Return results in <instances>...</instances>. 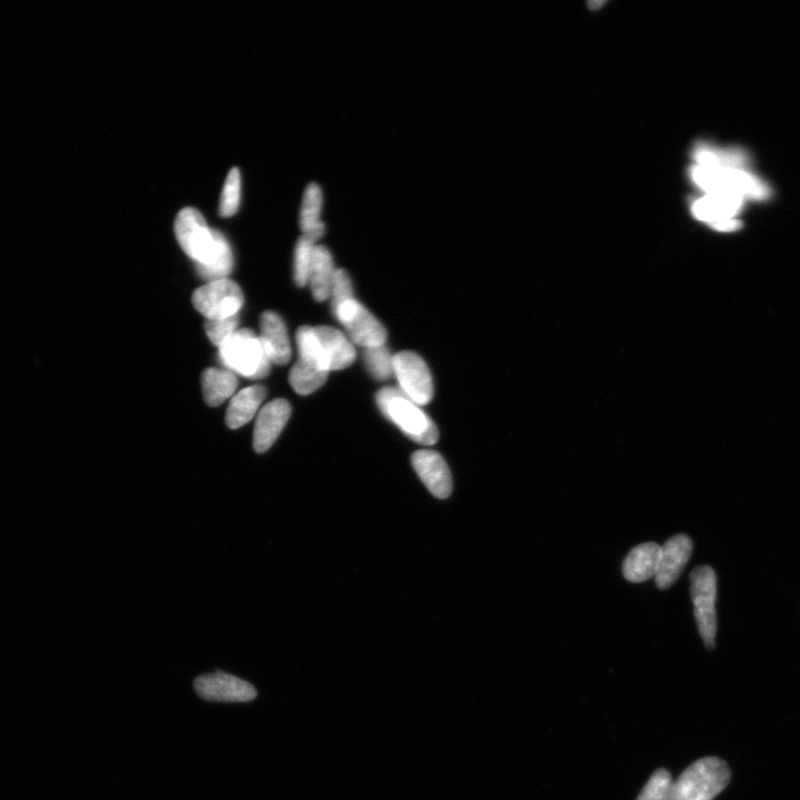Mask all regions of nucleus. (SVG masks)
<instances>
[{
  "instance_id": "nucleus-4",
  "label": "nucleus",
  "mask_w": 800,
  "mask_h": 800,
  "mask_svg": "<svg viewBox=\"0 0 800 800\" xmlns=\"http://www.w3.org/2000/svg\"><path fill=\"white\" fill-rule=\"evenodd\" d=\"M729 780L730 770L724 760L699 759L674 783L673 800H713L728 786Z\"/></svg>"
},
{
  "instance_id": "nucleus-18",
  "label": "nucleus",
  "mask_w": 800,
  "mask_h": 800,
  "mask_svg": "<svg viewBox=\"0 0 800 800\" xmlns=\"http://www.w3.org/2000/svg\"><path fill=\"white\" fill-rule=\"evenodd\" d=\"M267 390L262 385L247 387L239 392L232 400L226 413V424L230 429H237L246 425L254 418L258 408L266 398Z\"/></svg>"
},
{
  "instance_id": "nucleus-7",
  "label": "nucleus",
  "mask_w": 800,
  "mask_h": 800,
  "mask_svg": "<svg viewBox=\"0 0 800 800\" xmlns=\"http://www.w3.org/2000/svg\"><path fill=\"white\" fill-rule=\"evenodd\" d=\"M194 307L208 320L238 315L244 305L242 288L232 279H220L196 289Z\"/></svg>"
},
{
  "instance_id": "nucleus-22",
  "label": "nucleus",
  "mask_w": 800,
  "mask_h": 800,
  "mask_svg": "<svg viewBox=\"0 0 800 800\" xmlns=\"http://www.w3.org/2000/svg\"><path fill=\"white\" fill-rule=\"evenodd\" d=\"M694 158L698 165L725 166L747 170L750 158L745 150L739 148H718L699 144L695 147Z\"/></svg>"
},
{
  "instance_id": "nucleus-5",
  "label": "nucleus",
  "mask_w": 800,
  "mask_h": 800,
  "mask_svg": "<svg viewBox=\"0 0 800 800\" xmlns=\"http://www.w3.org/2000/svg\"><path fill=\"white\" fill-rule=\"evenodd\" d=\"M690 595L700 637L709 649L715 647L717 634V577L709 566H698L690 574Z\"/></svg>"
},
{
  "instance_id": "nucleus-1",
  "label": "nucleus",
  "mask_w": 800,
  "mask_h": 800,
  "mask_svg": "<svg viewBox=\"0 0 800 800\" xmlns=\"http://www.w3.org/2000/svg\"><path fill=\"white\" fill-rule=\"evenodd\" d=\"M694 183L706 195L734 196L743 199L767 200L772 189L747 170L725 166L694 165L689 170Z\"/></svg>"
},
{
  "instance_id": "nucleus-19",
  "label": "nucleus",
  "mask_w": 800,
  "mask_h": 800,
  "mask_svg": "<svg viewBox=\"0 0 800 800\" xmlns=\"http://www.w3.org/2000/svg\"><path fill=\"white\" fill-rule=\"evenodd\" d=\"M323 208L322 188L316 183L307 185L300 208L299 224L303 236L316 243L325 233V225L320 220Z\"/></svg>"
},
{
  "instance_id": "nucleus-11",
  "label": "nucleus",
  "mask_w": 800,
  "mask_h": 800,
  "mask_svg": "<svg viewBox=\"0 0 800 800\" xmlns=\"http://www.w3.org/2000/svg\"><path fill=\"white\" fill-rule=\"evenodd\" d=\"M744 204L745 199L739 197L706 195L695 200L693 214L719 232H734L742 225L736 216L742 212Z\"/></svg>"
},
{
  "instance_id": "nucleus-9",
  "label": "nucleus",
  "mask_w": 800,
  "mask_h": 800,
  "mask_svg": "<svg viewBox=\"0 0 800 800\" xmlns=\"http://www.w3.org/2000/svg\"><path fill=\"white\" fill-rule=\"evenodd\" d=\"M334 315L342 324L349 339L360 347L385 345L387 332L379 320L354 298L339 306Z\"/></svg>"
},
{
  "instance_id": "nucleus-21",
  "label": "nucleus",
  "mask_w": 800,
  "mask_h": 800,
  "mask_svg": "<svg viewBox=\"0 0 800 800\" xmlns=\"http://www.w3.org/2000/svg\"><path fill=\"white\" fill-rule=\"evenodd\" d=\"M203 393L209 406L217 407L235 393L238 380L229 370L208 368L202 377Z\"/></svg>"
},
{
  "instance_id": "nucleus-17",
  "label": "nucleus",
  "mask_w": 800,
  "mask_h": 800,
  "mask_svg": "<svg viewBox=\"0 0 800 800\" xmlns=\"http://www.w3.org/2000/svg\"><path fill=\"white\" fill-rule=\"evenodd\" d=\"M662 547L650 542L630 550L624 565L623 574L630 583L639 584L657 574Z\"/></svg>"
},
{
  "instance_id": "nucleus-3",
  "label": "nucleus",
  "mask_w": 800,
  "mask_h": 800,
  "mask_svg": "<svg viewBox=\"0 0 800 800\" xmlns=\"http://www.w3.org/2000/svg\"><path fill=\"white\" fill-rule=\"evenodd\" d=\"M219 358L229 372L250 379L268 376L272 359L260 337L252 329H237L219 346Z\"/></svg>"
},
{
  "instance_id": "nucleus-16",
  "label": "nucleus",
  "mask_w": 800,
  "mask_h": 800,
  "mask_svg": "<svg viewBox=\"0 0 800 800\" xmlns=\"http://www.w3.org/2000/svg\"><path fill=\"white\" fill-rule=\"evenodd\" d=\"M315 332L323 347L330 372L345 369L355 362L354 343L344 333L329 326L315 327Z\"/></svg>"
},
{
  "instance_id": "nucleus-28",
  "label": "nucleus",
  "mask_w": 800,
  "mask_h": 800,
  "mask_svg": "<svg viewBox=\"0 0 800 800\" xmlns=\"http://www.w3.org/2000/svg\"><path fill=\"white\" fill-rule=\"evenodd\" d=\"M674 782L665 769H659L640 793L637 800H673Z\"/></svg>"
},
{
  "instance_id": "nucleus-15",
  "label": "nucleus",
  "mask_w": 800,
  "mask_h": 800,
  "mask_svg": "<svg viewBox=\"0 0 800 800\" xmlns=\"http://www.w3.org/2000/svg\"><path fill=\"white\" fill-rule=\"evenodd\" d=\"M260 339L274 364L287 365L292 358V346L283 319L273 312L260 317Z\"/></svg>"
},
{
  "instance_id": "nucleus-24",
  "label": "nucleus",
  "mask_w": 800,
  "mask_h": 800,
  "mask_svg": "<svg viewBox=\"0 0 800 800\" xmlns=\"http://www.w3.org/2000/svg\"><path fill=\"white\" fill-rule=\"evenodd\" d=\"M234 257L226 237L217 233V247L206 265L197 266V273L208 283L226 279L233 272Z\"/></svg>"
},
{
  "instance_id": "nucleus-27",
  "label": "nucleus",
  "mask_w": 800,
  "mask_h": 800,
  "mask_svg": "<svg viewBox=\"0 0 800 800\" xmlns=\"http://www.w3.org/2000/svg\"><path fill=\"white\" fill-rule=\"evenodd\" d=\"M315 246L312 240L304 236L298 239L295 247V282L298 287H304L309 282Z\"/></svg>"
},
{
  "instance_id": "nucleus-26",
  "label": "nucleus",
  "mask_w": 800,
  "mask_h": 800,
  "mask_svg": "<svg viewBox=\"0 0 800 800\" xmlns=\"http://www.w3.org/2000/svg\"><path fill=\"white\" fill-rule=\"evenodd\" d=\"M242 195V176L238 168L230 169L220 197L219 214L230 217L237 213Z\"/></svg>"
},
{
  "instance_id": "nucleus-12",
  "label": "nucleus",
  "mask_w": 800,
  "mask_h": 800,
  "mask_svg": "<svg viewBox=\"0 0 800 800\" xmlns=\"http://www.w3.org/2000/svg\"><path fill=\"white\" fill-rule=\"evenodd\" d=\"M412 464L419 478L435 497L445 499L452 494V474L442 455L434 450H418L412 456Z\"/></svg>"
},
{
  "instance_id": "nucleus-23",
  "label": "nucleus",
  "mask_w": 800,
  "mask_h": 800,
  "mask_svg": "<svg viewBox=\"0 0 800 800\" xmlns=\"http://www.w3.org/2000/svg\"><path fill=\"white\" fill-rule=\"evenodd\" d=\"M328 374L324 368L298 358V362L290 370L289 383L297 394L306 396L322 387Z\"/></svg>"
},
{
  "instance_id": "nucleus-10",
  "label": "nucleus",
  "mask_w": 800,
  "mask_h": 800,
  "mask_svg": "<svg viewBox=\"0 0 800 800\" xmlns=\"http://www.w3.org/2000/svg\"><path fill=\"white\" fill-rule=\"evenodd\" d=\"M194 687L199 697L214 702L247 703L257 697L252 684L224 672L199 676Z\"/></svg>"
},
{
  "instance_id": "nucleus-14",
  "label": "nucleus",
  "mask_w": 800,
  "mask_h": 800,
  "mask_svg": "<svg viewBox=\"0 0 800 800\" xmlns=\"http://www.w3.org/2000/svg\"><path fill=\"white\" fill-rule=\"evenodd\" d=\"M292 415V406L286 399H275L260 410L254 429V449L264 454L276 442Z\"/></svg>"
},
{
  "instance_id": "nucleus-6",
  "label": "nucleus",
  "mask_w": 800,
  "mask_h": 800,
  "mask_svg": "<svg viewBox=\"0 0 800 800\" xmlns=\"http://www.w3.org/2000/svg\"><path fill=\"white\" fill-rule=\"evenodd\" d=\"M218 230L210 229L199 210L186 207L180 210L175 222V234L180 247L197 266L206 265L217 247Z\"/></svg>"
},
{
  "instance_id": "nucleus-30",
  "label": "nucleus",
  "mask_w": 800,
  "mask_h": 800,
  "mask_svg": "<svg viewBox=\"0 0 800 800\" xmlns=\"http://www.w3.org/2000/svg\"><path fill=\"white\" fill-rule=\"evenodd\" d=\"M238 324L239 315L222 319L208 320L205 327L210 342L219 347L228 337L232 336L236 332Z\"/></svg>"
},
{
  "instance_id": "nucleus-29",
  "label": "nucleus",
  "mask_w": 800,
  "mask_h": 800,
  "mask_svg": "<svg viewBox=\"0 0 800 800\" xmlns=\"http://www.w3.org/2000/svg\"><path fill=\"white\" fill-rule=\"evenodd\" d=\"M329 298L332 299L333 313L339 306L355 298L352 280L344 269H336Z\"/></svg>"
},
{
  "instance_id": "nucleus-8",
  "label": "nucleus",
  "mask_w": 800,
  "mask_h": 800,
  "mask_svg": "<svg viewBox=\"0 0 800 800\" xmlns=\"http://www.w3.org/2000/svg\"><path fill=\"white\" fill-rule=\"evenodd\" d=\"M394 376L399 389L416 404L425 406L430 403L434 395L433 378L422 357L408 350L397 353L394 356Z\"/></svg>"
},
{
  "instance_id": "nucleus-13",
  "label": "nucleus",
  "mask_w": 800,
  "mask_h": 800,
  "mask_svg": "<svg viewBox=\"0 0 800 800\" xmlns=\"http://www.w3.org/2000/svg\"><path fill=\"white\" fill-rule=\"evenodd\" d=\"M693 554V542L687 535L679 534L667 540L662 547L655 576L659 589L672 587L683 573Z\"/></svg>"
},
{
  "instance_id": "nucleus-25",
  "label": "nucleus",
  "mask_w": 800,
  "mask_h": 800,
  "mask_svg": "<svg viewBox=\"0 0 800 800\" xmlns=\"http://www.w3.org/2000/svg\"><path fill=\"white\" fill-rule=\"evenodd\" d=\"M365 365L375 379L387 380L394 375V356L385 345L364 348Z\"/></svg>"
},
{
  "instance_id": "nucleus-2",
  "label": "nucleus",
  "mask_w": 800,
  "mask_h": 800,
  "mask_svg": "<svg viewBox=\"0 0 800 800\" xmlns=\"http://www.w3.org/2000/svg\"><path fill=\"white\" fill-rule=\"evenodd\" d=\"M376 403L380 412L414 442L428 446L437 443L439 434L433 420L399 388L380 389Z\"/></svg>"
},
{
  "instance_id": "nucleus-20",
  "label": "nucleus",
  "mask_w": 800,
  "mask_h": 800,
  "mask_svg": "<svg viewBox=\"0 0 800 800\" xmlns=\"http://www.w3.org/2000/svg\"><path fill=\"white\" fill-rule=\"evenodd\" d=\"M335 272L334 260L329 249L323 245H316L308 284L317 302H325L329 298Z\"/></svg>"
}]
</instances>
